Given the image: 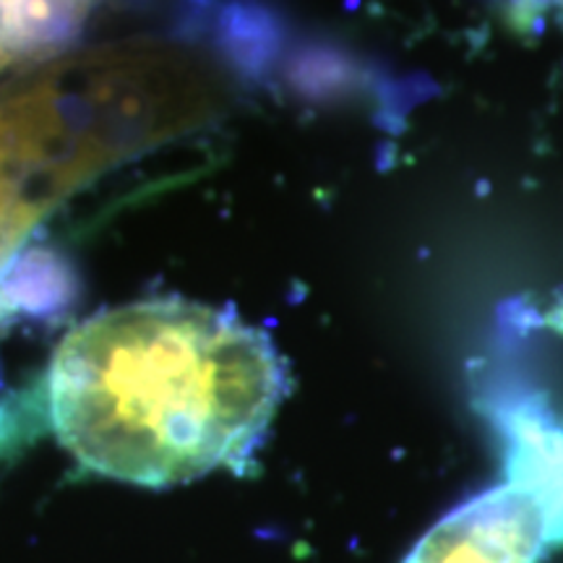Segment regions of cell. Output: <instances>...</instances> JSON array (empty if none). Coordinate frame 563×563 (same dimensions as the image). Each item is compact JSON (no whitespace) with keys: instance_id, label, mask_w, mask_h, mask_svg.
I'll return each mask as SVG.
<instances>
[{"instance_id":"cell-1","label":"cell","mask_w":563,"mask_h":563,"mask_svg":"<svg viewBox=\"0 0 563 563\" xmlns=\"http://www.w3.org/2000/svg\"><path fill=\"white\" fill-rule=\"evenodd\" d=\"M285 394L269 334L183 298L91 316L63 336L45 376L63 449L89 473L141 488L243 470Z\"/></svg>"},{"instance_id":"cell-2","label":"cell","mask_w":563,"mask_h":563,"mask_svg":"<svg viewBox=\"0 0 563 563\" xmlns=\"http://www.w3.org/2000/svg\"><path fill=\"white\" fill-rule=\"evenodd\" d=\"M0 76V274L55 207L199 129L220 102L199 63L152 45L58 53Z\"/></svg>"},{"instance_id":"cell-3","label":"cell","mask_w":563,"mask_h":563,"mask_svg":"<svg viewBox=\"0 0 563 563\" xmlns=\"http://www.w3.org/2000/svg\"><path fill=\"white\" fill-rule=\"evenodd\" d=\"M551 530L530 493L506 481L449 511L405 563H538Z\"/></svg>"},{"instance_id":"cell-4","label":"cell","mask_w":563,"mask_h":563,"mask_svg":"<svg viewBox=\"0 0 563 563\" xmlns=\"http://www.w3.org/2000/svg\"><path fill=\"white\" fill-rule=\"evenodd\" d=\"M509 460L506 473L509 483L530 493L540 504L551 545L563 543V431L545 418L530 412L514 415L509 426Z\"/></svg>"}]
</instances>
